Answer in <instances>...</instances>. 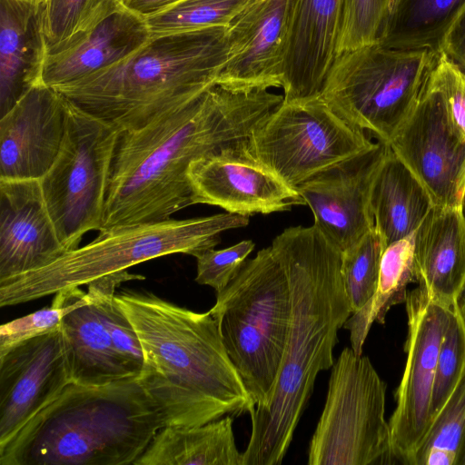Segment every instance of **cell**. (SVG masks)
Masks as SVG:
<instances>
[{
    "instance_id": "cell-1",
    "label": "cell",
    "mask_w": 465,
    "mask_h": 465,
    "mask_svg": "<svg viewBox=\"0 0 465 465\" xmlns=\"http://www.w3.org/2000/svg\"><path fill=\"white\" fill-rule=\"evenodd\" d=\"M282 101L269 89L215 84L145 125L121 131L100 231L165 221L193 205L191 163L248 139Z\"/></svg>"
},
{
    "instance_id": "cell-2",
    "label": "cell",
    "mask_w": 465,
    "mask_h": 465,
    "mask_svg": "<svg viewBox=\"0 0 465 465\" xmlns=\"http://www.w3.org/2000/svg\"><path fill=\"white\" fill-rule=\"evenodd\" d=\"M286 272L291 318L270 398L251 414L243 465H279L312 392L317 375L333 365L338 331L351 314L341 252L314 225L289 227L271 244Z\"/></svg>"
},
{
    "instance_id": "cell-3",
    "label": "cell",
    "mask_w": 465,
    "mask_h": 465,
    "mask_svg": "<svg viewBox=\"0 0 465 465\" xmlns=\"http://www.w3.org/2000/svg\"><path fill=\"white\" fill-rule=\"evenodd\" d=\"M115 300L143 348L137 378L160 408L165 426L193 427L254 411L256 404L210 311L196 312L150 292L127 290L115 293Z\"/></svg>"
},
{
    "instance_id": "cell-4",
    "label": "cell",
    "mask_w": 465,
    "mask_h": 465,
    "mask_svg": "<svg viewBox=\"0 0 465 465\" xmlns=\"http://www.w3.org/2000/svg\"><path fill=\"white\" fill-rule=\"evenodd\" d=\"M164 426L138 378L72 382L0 451V465L134 464Z\"/></svg>"
},
{
    "instance_id": "cell-5",
    "label": "cell",
    "mask_w": 465,
    "mask_h": 465,
    "mask_svg": "<svg viewBox=\"0 0 465 465\" xmlns=\"http://www.w3.org/2000/svg\"><path fill=\"white\" fill-rule=\"evenodd\" d=\"M228 57V27L151 35L126 58L54 88L120 132L140 128L214 85Z\"/></svg>"
},
{
    "instance_id": "cell-6",
    "label": "cell",
    "mask_w": 465,
    "mask_h": 465,
    "mask_svg": "<svg viewBox=\"0 0 465 465\" xmlns=\"http://www.w3.org/2000/svg\"><path fill=\"white\" fill-rule=\"evenodd\" d=\"M249 223L248 215L226 212L99 231L94 240L65 252L50 264L0 282V306L17 305L80 288L164 255L184 253L196 258L218 245L221 233L245 227Z\"/></svg>"
},
{
    "instance_id": "cell-7",
    "label": "cell",
    "mask_w": 465,
    "mask_h": 465,
    "mask_svg": "<svg viewBox=\"0 0 465 465\" xmlns=\"http://www.w3.org/2000/svg\"><path fill=\"white\" fill-rule=\"evenodd\" d=\"M284 267L271 246L246 260L216 292L210 310L225 350L257 405L267 402L281 366L291 318Z\"/></svg>"
},
{
    "instance_id": "cell-8",
    "label": "cell",
    "mask_w": 465,
    "mask_h": 465,
    "mask_svg": "<svg viewBox=\"0 0 465 465\" xmlns=\"http://www.w3.org/2000/svg\"><path fill=\"white\" fill-rule=\"evenodd\" d=\"M440 52L378 42L337 54L320 95L351 125L389 143L411 112Z\"/></svg>"
},
{
    "instance_id": "cell-9",
    "label": "cell",
    "mask_w": 465,
    "mask_h": 465,
    "mask_svg": "<svg viewBox=\"0 0 465 465\" xmlns=\"http://www.w3.org/2000/svg\"><path fill=\"white\" fill-rule=\"evenodd\" d=\"M323 411L311 440L310 465L391 463L386 384L370 359L345 347L331 370Z\"/></svg>"
},
{
    "instance_id": "cell-10",
    "label": "cell",
    "mask_w": 465,
    "mask_h": 465,
    "mask_svg": "<svg viewBox=\"0 0 465 465\" xmlns=\"http://www.w3.org/2000/svg\"><path fill=\"white\" fill-rule=\"evenodd\" d=\"M66 100L59 153L39 180L44 199L66 252L100 231L112 162L120 131Z\"/></svg>"
},
{
    "instance_id": "cell-11",
    "label": "cell",
    "mask_w": 465,
    "mask_h": 465,
    "mask_svg": "<svg viewBox=\"0 0 465 465\" xmlns=\"http://www.w3.org/2000/svg\"><path fill=\"white\" fill-rule=\"evenodd\" d=\"M373 143L363 130L336 114L320 94L283 100L247 140L250 152L295 189Z\"/></svg>"
},
{
    "instance_id": "cell-12",
    "label": "cell",
    "mask_w": 465,
    "mask_h": 465,
    "mask_svg": "<svg viewBox=\"0 0 465 465\" xmlns=\"http://www.w3.org/2000/svg\"><path fill=\"white\" fill-rule=\"evenodd\" d=\"M389 145L424 186L433 205L464 206L465 139L450 117L431 71Z\"/></svg>"
},
{
    "instance_id": "cell-13",
    "label": "cell",
    "mask_w": 465,
    "mask_h": 465,
    "mask_svg": "<svg viewBox=\"0 0 465 465\" xmlns=\"http://www.w3.org/2000/svg\"><path fill=\"white\" fill-rule=\"evenodd\" d=\"M406 364L389 421L394 459L411 465L430 425V409L440 342L451 307L433 301L423 288L408 292Z\"/></svg>"
},
{
    "instance_id": "cell-14",
    "label": "cell",
    "mask_w": 465,
    "mask_h": 465,
    "mask_svg": "<svg viewBox=\"0 0 465 465\" xmlns=\"http://www.w3.org/2000/svg\"><path fill=\"white\" fill-rule=\"evenodd\" d=\"M73 382L66 337L59 329L0 356V451Z\"/></svg>"
},
{
    "instance_id": "cell-15",
    "label": "cell",
    "mask_w": 465,
    "mask_h": 465,
    "mask_svg": "<svg viewBox=\"0 0 465 465\" xmlns=\"http://www.w3.org/2000/svg\"><path fill=\"white\" fill-rule=\"evenodd\" d=\"M389 148L378 141L296 188L312 212L313 224L341 252L357 244L374 227L371 193Z\"/></svg>"
},
{
    "instance_id": "cell-16",
    "label": "cell",
    "mask_w": 465,
    "mask_h": 465,
    "mask_svg": "<svg viewBox=\"0 0 465 465\" xmlns=\"http://www.w3.org/2000/svg\"><path fill=\"white\" fill-rule=\"evenodd\" d=\"M247 140L193 162L188 177L193 204L216 205L251 216L291 210L305 202L249 150Z\"/></svg>"
},
{
    "instance_id": "cell-17",
    "label": "cell",
    "mask_w": 465,
    "mask_h": 465,
    "mask_svg": "<svg viewBox=\"0 0 465 465\" xmlns=\"http://www.w3.org/2000/svg\"><path fill=\"white\" fill-rule=\"evenodd\" d=\"M293 0H249L228 26V57L216 84L282 86Z\"/></svg>"
},
{
    "instance_id": "cell-18",
    "label": "cell",
    "mask_w": 465,
    "mask_h": 465,
    "mask_svg": "<svg viewBox=\"0 0 465 465\" xmlns=\"http://www.w3.org/2000/svg\"><path fill=\"white\" fill-rule=\"evenodd\" d=\"M66 100L39 84L0 117V180H40L64 134Z\"/></svg>"
},
{
    "instance_id": "cell-19",
    "label": "cell",
    "mask_w": 465,
    "mask_h": 465,
    "mask_svg": "<svg viewBox=\"0 0 465 465\" xmlns=\"http://www.w3.org/2000/svg\"><path fill=\"white\" fill-rule=\"evenodd\" d=\"M150 36L143 17L122 4L106 8L47 49L42 83L57 88L77 82L134 54Z\"/></svg>"
},
{
    "instance_id": "cell-20",
    "label": "cell",
    "mask_w": 465,
    "mask_h": 465,
    "mask_svg": "<svg viewBox=\"0 0 465 465\" xmlns=\"http://www.w3.org/2000/svg\"><path fill=\"white\" fill-rule=\"evenodd\" d=\"M66 252L39 180H0V282L38 270Z\"/></svg>"
},
{
    "instance_id": "cell-21",
    "label": "cell",
    "mask_w": 465,
    "mask_h": 465,
    "mask_svg": "<svg viewBox=\"0 0 465 465\" xmlns=\"http://www.w3.org/2000/svg\"><path fill=\"white\" fill-rule=\"evenodd\" d=\"M345 0H293L283 100L320 94L337 55Z\"/></svg>"
},
{
    "instance_id": "cell-22",
    "label": "cell",
    "mask_w": 465,
    "mask_h": 465,
    "mask_svg": "<svg viewBox=\"0 0 465 465\" xmlns=\"http://www.w3.org/2000/svg\"><path fill=\"white\" fill-rule=\"evenodd\" d=\"M44 0H0V117L42 83Z\"/></svg>"
},
{
    "instance_id": "cell-23",
    "label": "cell",
    "mask_w": 465,
    "mask_h": 465,
    "mask_svg": "<svg viewBox=\"0 0 465 465\" xmlns=\"http://www.w3.org/2000/svg\"><path fill=\"white\" fill-rule=\"evenodd\" d=\"M416 280L433 300L451 307L465 283L463 207L433 205L415 232Z\"/></svg>"
},
{
    "instance_id": "cell-24",
    "label": "cell",
    "mask_w": 465,
    "mask_h": 465,
    "mask_svg": "<svg viewBox=\"0 0 465 465\" xmlns=\"http://www.w3.org/2000/svg\"><path fill=\"white\" fill-rule=\"evenodd\" d=\"M62 329L68 343L74 383L97 387L137 378L114 348L87 292L81 291L64 316Z\"/></svg>"
},
{
    "instance_id": "cell-25",
    "label": "cell",
    "mask_w": 465,
    "mask_h": 465,
    "mask_svg": "<svg viewBox=\"0 0 465 465\" xmlns=\"http://www.w3.org/2000/svg\"><path fill=\"white\" fill-rule=\"evenodd\" d=\"M432 206L424 186L390 147L371 193L374 226L385 247L413 234Z\"/></svg>"
},
{
    "instance_id": "cell-26",
    "label": "cell",
    "mask_w": 465,
    "mask_h": 465,
    "mask_svg": "<svg viewBox=\"0 0 465 465\" xmlns=\"http://www.w3.org/2000/svg\"><path fill=\"white\" fill-rule=\"evenodd\" d=\"M232 422L227 415L199 426L163 427L134 464L243 465Z\"/></svg>"
},
{
    "instance_id": "cell-27",
    "label": "cell",
    "mask_w": 465,
    "mask_h": 465,
    "mask_svg": "<svg viewBox=\"0 0 465 465\" xmlns=\"http://www.w3.org/2000/svg\"><path fill=\"white\" fill-rule=\"evenodd\" d=\"M465 0H390L376 42L396 49L440 52Z\"/></svg>"
},
{
    "instance_id": "cell-28",
    "label": "cell",
    "mask_w": 465,
    "mask_h": 465,
    "mask_svg": "<svg viewBox=\"0 0 465 465\" xmlns=\"http://www.w3.org/2000/svg\"><path fill=\"white\" fill-rule=\"evenodd\" d=\"M414 235L388 245L381 256L378 284L370 301L351 313L343 327L350 331L351 347L362 354V348L373 322L383 324L389 310L405 302L411 282H417Z\"/></svg>"
},
{
    "instance_id": "cell-29",
    "label": "cell",
    "mask_w": 465,
    "mask_h": 465,
    "mask_svg": "<svg viewBox=\"0 0 465 465\" xmlns=\"http://www.w3.org/2000/svg\"><path fill=\"white\" fill-rule=\"evenodd\" d=\"M143 278L123 271L99 278L87 285V292L114 348L137 377L143 366V348L133 324L115 300V292L124 282Z\"/></svg>"
},
{
    "instance_id": "cell-30",
    "label": "cell",
    "mask_w": 465,
    "mask_h": 465,
    "mask_svg": "<svg viewBox=\"0 0 465 465\" xmlns=\"http://www.w3.org/2000/svg\"><path fill=\"white\" fill-rule=\"evenodd\" d=\"M249 0H182L144 18L151 35L228 27Z\"/></svg>"
},
{
    "instance_id": "cell-31",
    "label": "cell",
    "mask_w": 465,
    "mask_h": 465,
    "mask_svg": "<svg viewBox=\"0 0 465 465\" xmlns=\"http://www.w3.org/2000/svg\"><path fill=\"white\" fill-rule=\"evenodd\" d=\"M385 248L374 226L357 244L341 252V274L351 313L374 294Z\"/></svg>"
},
{
    "instance_id": "cell-32",
    "label": "cell",
    "mask_w": 465,
    "mask_h": 465,
    "mask_svg": "<svg viewBox=\"0 0 465 465\" xmlns=\"http://www.w3.org/2000/svg\"><path fill=\"white\" fill-rule=\"evenodd\" d=\"M464 370L465 329L453 304L438 354L430 409V423L456 388Z\"/></svg>"
},
{
    "instance_id": "cell-33",
    "label": "cell",
    "mask_w": 465,
    "mask_h": 465,
    "mask_svg": "<svg viewBox=\"0 0 465 465\" xmlns=\"http://www.w3.org/2000/svg\"><path fill=\"white\" fill-rule=\"evenodd\" d=\"M81 291L80 288L60 291L54 294L51 306L2 324L0 356L30 339L59 329Z\"/></svg>"
},
{
    "instance_id": "cell-34",
    "label": "cell",
    "mask_w": 465,
    "mask_h": 465,
    "mask_svg": "<svg viewBox=\"0 0 465 465\" xmlns=\"http://www.w3.org/2000/svg\"><path fill=\"white\" fill-rule=\"evenodd\" d=\"M465 431V370L450 398L432 420L411 465H425L429 451L443 449L457 454Z\"/></svg>"
},
{
    "instance_id": "cell-35",
    "label": "cell",
    "mask_w": 465,
    "mask_h": 465,
    "mask_svg": "<svg viewBox=\"0 0 465 465\" xmlns=\"http://www.w3.org/2000/svg\"><path fill=\"white\" fill-rule=\"evenodd\" d=\"M390 0H345L337 54L376 42Z\"/></svg>"
},
{
    "instance_id": "cell-36",
    "label": "cell",
    "mask_w": 465,
    "mask_h": 465,
    "mask_svg": "<svg viewBox=\"0 0 465 465\" xmlns=\"http://www.w3.org/2000/svg\"><path fill=\"white\" fill-rule=\"evenodd\" d=\"M116 0H44L47 49L70 37L84 22Z\"/></svg>"
},
{
    "instance_id": "cell-37",
    "label": "cell",
    "mask_w": 465,
    "mask_h": 465,
    "mask_svg": "<svg viewBox=\"0 0 465 465\" xmlns=\"http://www.w3.org/2000/svg\"><path fill=\"white\" fill-rule=\"evenodd\" d=\"M254 246L252 240H243L224 249L212 248L202 252L196 257L195 282L216 292L223 291L238 274Z\"/></svg>"
},
{
    "instance_id": "cell-38",
    "label": "cell",
    "mask_w": 465,
    "mask_h": 465,
    "mask_svg": "<svg viewBox=\"0 0 465 465\" xmlns=\"http://www.w3.org/2000/svg\"><path fill=\"white\" fill-rule=\"evenodd\" d=\"M431 75L444 96L455 128L465 139V71L440 52Z\"/></svg>"
},
{
    "instance_id": "cell-39",
    "label": "cell",
    "mask_w": 465,
    "mask_h": 465,
    "mask_svg": "<svg viewBox=\"0 0 465 465\" xmlns=\"http://www.w3.org/2000/svg\"><path fill=\"white\" fill-rule=\"evenodd\" d=\"M440 52L465 71V5L447 31Z\"/></svg>"
},
{
    "instance_id": "cell-40",
    "label": "cell",
    "mask_w": 465,
    "mask_h": 465,
    "mask_svg": "<svg viewBox=\"0 0 465 465\" xmlns=\"http://www.w3.org/2000/svg\"><path fill=\"white\" fill-rule=\"evenodd\" d=\"M123 6L143 17L161 13L182 0H119Z\"/></svg>"
},
{
    "instance_id": "cell-41",
    "label": "cell",
    "mask_w": 465,
    "mask_h": 465,
    "mask_svg": "<svg viewBox=\"0 0 465 465\" xmlns=\"http://www.w3.org/2000/svg\"><path fill=\"white\" fill-rule=\"evenodd\" d=\"M456 453L443 449H432L429 451L425 465H455Z\"/></svg>"
},
{
    "instance_id": "cell-42",
    "label": "cell",
    "mask_w": 465,
    "mask_h": 465,
    "mask_svg": "<svg viewBox=\"0 0 465 465\" xmlns=\"http://www.w3.org/2000/svg\"><path fill=\"white\" fill-rule=\"evenodd\" d=\"M458 310V312L461 318L464 329H465V283L457 298L454 304Z\"/></svg>"
},
{
    "instance_id": "cell-43",
    "label": "cell",
    "mask_w": 465,
    "mask_h": 465,
    "mask_svg": "<svg viewBox=\"0 0 465 465\" xmlns=\"http://www.w3.org/2000/svg\"><path fill=\"white\" fill-rule=\"evenodd\" d=\"M455 465H465V431L456 454Z\"/></svg>"
},
{
    "instance_id": "cell-44",
    "label": "cell",
    "mask_w": 465,
    "mask_h": 465,
    "mask_svg": "<svg viewBox=\"0 0 465 465\" xmlns=\"http://www.w3.org/2000/svg\"><path fill=\"white\" fill-rule=\"evenodd\" d=\"M463 214H464V216H465V204H464V206H463Z\"/></svg>"
}]
</instances>
